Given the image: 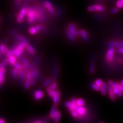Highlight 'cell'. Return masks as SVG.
<instances>
[{
  "label": "cell",
  "instance_id": "23",
  "mask_svg": "<svg viewBox=\"0 0 123 123\" xmlns=\"http://www.w3.org/2000/svg\"><path fill=\"white\" fill-rule=\"evenodd\" d=\"M61 112L59 110L57 111V112L55 114V118H54V121H55V123H59L60 122L61 120Z\"/></svg>",
  "mask_w": 123,
  "mask_h": 123
},
{
  "label": "cell",
  "instance_id": "17",
  "mask_svg": "<svg viewBox=\"0 0 123 123\" xmlns=\"http://www.w3.org/2000/svg\"><path fill=\"white\" fill-rule=\"evenodd\" d=\"M80 30V36H82V38L85 41H87L89 39V36H88L87 31L85 29Z\"/></svg>",
  "mask_w": 123,
  "mask_h": 123
},
{
  "label": "cell",
  "instance_id": "30",
  "mask_svg": "<svg viewBox=\"0 0 123 123\" xmlns=\"http://www.w3.org/2000/svg\"><path fill=\"white\" fill-rule=\"evenodd\" d=\"M76 104L79 106H84L85 105V101L83 98H79L76 99Z\"/></svg>",
  "mask_w": 123,
  "mask_h": 123
},
{
  "label": "cell",
  "instance_id": "38",
  "mask_svg": "<svg viewBox=\"0 0 123 123\" xmlns=\"http://www.w3.org/2000/svg\"><path fill=\"white\" fill-rule=\"evenodd\" d=\"M71 115L73 117H74L75 118H79V114L77 112L76 110H74V111H72V112H71Z\"/></svg>",
  "mask_w": 123,
  "mask_h": 123
},
{
  "label": "cell",
  "instance_id": "22",
  "mask_svg": "<svg viewBox=\"0 0 123 123\" xmlns=\"http://www.w3.org/2000/svg\"><path fill=\"white\" fill-rule=\"evenodd\" d=\"M17 57L15 55H11L10 56H9V57H8V62L9 64H11V65H13L14 63H17Z\"/></svg>",
  "mask_w": 123,
  "mask_h": 123
},
{
  "label": "cell",
  "instance_id": "15",
  "mask_svg": "<svg viewBox=\"0 0 123 123\" xmlns=\"http://www.w3.org/2000/svg\"><path fill=\"white\" fill-rule=\"evenodd\" d=\"M24 70H23V69H21V70H18V77L19 78V79L21 80L22 83H23L25 82V79H26V74Z\"/></svg>",
  "mask_w": 123,
  "mask_h": 123
},
{
  "label": "cell",
  "instance_id": "19",
  "mask_svg": "<svg viewBox=\"0 0 123 123\" xmlns=\"http://www.w3.org/2000/svg\"><path fill=\"white\" fill-rule=\"evenodd\" d=\"M57 88V84L56 81H53L51 84H50L46 88V90H56Z\"/></svg>",
  "mask_w": 123,
  "mask_h": 123
},
{
  "label": "cell",
  "instance_id": "25",
  "mask_svg": "<svg viewBox=\"0 0 123 123\" xmlns=\"http://www.w3.org/2000/svg\"><path fill=\"white\" fill-rule=\"evenodd\" d=\"M4 55L6 57L8 58L11 55H13V51H12V49H9L8 48L6 49V50L4 53Z\"/></svg>",
  "mask_w": 123,
  "mask_h": 123
},
{
  "label": "cell",
  "instance_id": "34",
  "mask_svg": "<svg viewBox=\"0 0 123 123\" xmlns=\"http://www.w3.org/2000/svg\"><path fill=\"white\" fill-rule=\"evenodd\" d=\"M116 6L119 9H122L123 8V3L122 0H117L116 3Z\"/></svg>",
  "mask_w": 123,
  "mask_h": 123
},
{
  "label": "cell",
  "instance_id": "39",
  "mask_svg": "<svg viewBox=\"0 0 123 123\" xmlns=\"http://www.w3.org/2000/svg\"><path fill=\"white\" fill-rule=\"evenodd\" d=\"M95 84H97L98 86H99V87H101V86L102 85L103 83H104V82L101 79H97L95 80Z\"/></svg>",
  "mask_w": 123,
  "mask_h": 123
},
{
  "label": "cell",
  "instance_id": "20",
  "mask_svg": "<svg viewBox=\"0 0 123 123\" xmlns=\"http://www.w3.org/2000/svg\"><path fill=\"white\" fill-rule=\"evenodd\" d=\"M112 89L117 97H121L123 95V92L118 87H112Z\"/></svg>",
  "mask_w": 123,
  "mask_h": 123
},
{
  "label": "cell",
  "instance_id": "3",
  "mask_svg": "<svg viewBox=\"0 0 123 123\" xmlns=\"http://www.w3.org/2000/svg\"><path fill=\"white\" fill-rule=\"evenodd\" d=\"M115 49L113 47H110L107 51L105 55L106 62L109 64H113L114 62Z\"/></svg>",
  "mask_w": 123,
  "mask_h": 123
},
{
  "label": "cell",
  "instance_id": "9",
  "mask_svg": "<svg viewBox=\"0 0 123 123\" xmlns=\"http://www.w3.org/2000/svg\"><path fill=\"white\" fill-rule=\"evenodd\" d=\"M107 90H108V92L109 97L112 100V101H115V100L117 98V95L113 92V89H112V87L108 84Z\"/></svg>",
  "mask_w": 123,
  "mask_h": 123
},
{
  "label": "cell",
  "instance_id": "11",
  "mask_svg": "<svg viewBox=\"0 0 123 123\" xmlns=\"http://www.w3.org/2000/svg\"><path fill=\"white\" fill-rule=\"evenodd\" d=\"M44 97V92L40 90H37L34 92V98L36 101H39Z\"/></svg>",
  "mask_w": 123,
  "mask_h": 123
},
{
  "label": "cell",
  "instance_id": "37",
  "mask_svg": "<svg viewBox=\"0 0 123 123\" xmlns=\"http://www.w3.org/2000/svg\"><path fill=\"white\" fill-rule=\"evenodd\" d=\"M52 83V80L51 79H48L46 80L45 82L44 83V86L45 87H47V86H48L50 84H51Z\"/></svg>",
  "mask_w": 123,
  "mask_h": 123
},
{
  "label": "cell",
  "instance_id": "43",
  "mask_svg": "<svg viewBox=\"0 0 123 123\" xmlns=\"http://www.w3.org/2000/svg\"><path fill=\"white\" fill-rule=\"evenodd\" d=\"M35 27H36V28L38 32L41 31L42 29V26L40 25H36Z\"/></svg>",
  "mask_w": 123,
  "mask_h": 123
},
{
  "label": "cell",
  "instance_id": "33",
  "mask_svg": "<svg viewBox=\"0 0 123 123\" xmlns=\"http://www.w3.org/2000/svg\"><path fill=\"white\" fill-rule=\"evenodd\" d=\"M18 69L15 68L14 67V68L12 70V75L13 78H16L18 76Z\"/></svg>",
  "mask_w": 123,
  "mask_h": 123
},
{
  "label": "cell",
  "instance_id": "5",
  "mask_svg": "<svg viewBox=\"0 0 123 123\" xmlns=\"http://www.w3.org/2000/svg\"><path fill=\"white\" fill-rule=\"evenodd\" d=\"M27 12V8L23 7L22 8L17 17V21L18 23H22L24 21V19L25 15Z\"/></svg>",
  "mask_w": 123,
  "mask_h": 123
},
{
  "label": "cell",
  "instance_id": "42",
  "mask_svg": "<svg viewBox=\"0 0 123 123\" xmlns=\"http://www.w3.org/2000/svg\"><path fill=\"white\" fill-rule=\"evenodd\" d=\"M117 52L118 53L120 54V55H123V47L118 48L117 50Z\"/></svg>",
  "mask_w": 123,
  "mask_h": 123
},
{
  "label": "cell",
  "instance_id": "28",
  "mask_svg": "<svg viewBox=\"0 0 123 123\" xmlns=\"http://www.w3.org/2000/svg\"><path fill=\"white\" fill-rule=\"evenodd\" d=\"M90 86H91L92 89H93V90H94L95 91H101V87L98 86L97 84H95V83H91Z\"/></svg>",
  "mask_w": 123,
  "mask_h": 123
},
{
  "label": "cell",
  "instance_id": "35",
  "mask_svg": "<svg viewBox=\"0 0 123 123\" xmlns=\"http://www.w3.org/2000/svg\"><path fill=\"white\" fill-rule=\"evenodd\" d=\"M30 86H31V80H25V85H24V87L25 89H29Z\"/></svg>",
  "mask_w": 123,
  "mask_h": 123
},
{
  "label": "cell",
  "instance_id": "49",
  "mask_svg": "<svg viewBox=\"0 0 123 123\" xmlns=\"http://www.w3.org/2000/svg\"><path fill=\"white\" fill-rule=\"evenodd\" d=\"M122 2H123V0H122Z\"/></svg>",
  "mask_w": 123,
  "mask_h": 123
},
{
  "label": "cell",
  "instance_id": "10",
  "mask_svg": "<svg viewBox=\"0 0 123 123\" xmlns=\"http://www.w3.org/2000/svg\"><path fill=\"white\" fill-rule=\"evenodd\" d=\"M32 77L31 80V86H33L36 84V80L38 75V69H33V71H32Z\"/></svg>",
  "mask_w": 123,
  "mask_h": 123
},
{
  "label": "cell",
  "instance_id": "36",
  "mask_svg": "<svg viewBox=\"0 0 123 123\" xmlns=\"http://www.w3.org/2000/svg\"><path fill=\"white\" fill-rule=\"evenodd\" d=\"M12 66H13V67L18 69V70H21V69H23L22 65H21V64H20L19 63H14V64L12 65Z\"/></svg>",
  "mask_w": 123,
  "mask_h": 123
},
{
  "label": "cell",
  "instance_id": "4",
  "mask_svg": "<svg viewBox=\"0 0 123 123\" xmlns=\"http://www.w3.org/2000/svg\"><path fill=\"white\" fill-rule=\"evenodd\" d=\"M105 10V7L99 4H94L88 6L87 8V10L89 12H103Z\"/></svg>",
  "mask_w": 123,
  "mask_h": 123
},
{
  "label": "cell",
  "instance_id": "1",
  "mask_svg": "<svg viewBox=\"0 0 123 123\" xmlns=\"http://www.w3.org/2000/svg\"><path fill=\"white\" fill-rule=\"evenodd\" d=\"M26 17L28 23L30 24H31L36 21L37 19L35 8H33L32 7H28L27 8V12Z\"/></svg>",
  "mask_w": 123,
  "mask_h": 123
},
{
  "label": "cell",
  "instance_id": "44",
  "mask_svg": "<svg viewBox=\"0 0 123 123\" xmlns=\"http://www.w3.org/2000/svg\"><path fill=\"white\" fill-rule=\"evenodd\" d=\"M5 80V75H0V84L2 85Z\"/></svg>",
  "mask_w": 123,
  "mask_h": 123
},
{
  "label": "cell",
  "instance_id": "24",
  "mask_svg": "<svg viewBox=\"0 0 123 123\" xmlns=\"http://www.w3.org/2000/svg\"><path fill=\"white\" fill-rule=\"evenodd\" d=\"M66 34H67V37L69 38V40L71 42L74 41V36L71 33V32L68 29L66 30Z\"/></svg>",
  "mask_w": 123,
  "mask_h": 123
},
{
  "label": "cell",
  "instance_id": "47",
  "mask_svg": "<svg viewBox=\"0 0 123 123\" xmlns=\"http://www.w3.org/2000/svg\"><path fill=\"white\" fill-rule=\"evenodd\" d=\"M15 1H17V2H19L21 1L22 0H15Z\"/></svg>",
  "mask_w": 123,
  "mask_h": 123
},
{
  "label": "cell",
  "instance_id": "48",
  "mask_svg": "<svg viewBox=\"0 0 123 123\" xmlns=\"http://www.w3.org/2000/svg\"><path fill=\"white\" fill-rule=\"evenodd\" d=\"M121 84L123 86V80H122V81H121Z\"/></svg>",
  "mask_w": 123,
  "mask_h": 123
},
{
  "label": "cell",
  "instance_id": "13",
  "mask_svg": "<svg viewBox=\"0 0 123 123\" xmlns=\"http://www.w3.org/2000/svg\"><path fill=\"white\" fill-rule=\"evenodd\" d=\"M61 91L60 90L57 89L56 92V94H55V96H54V97L52 98L53 103L55 105H57L59 104L60 98H61Z\"/></svg>",
  "mask_w": 123,
  "mask_h": 123
},
{
  "label": "cell",
  "instance_id": "41",
  "mask_svg": "<svg viewBox=\"0 0 123 123\" xmlns=\"http://www.w3.org/2000/svg\"><path fill=\"white\" fill-rule=\"evenodd\" d=\"M6 70L5 68H0V75H5Z\"/></svg>",
  "mask_w": 123,
  "mask_h": 123
},
{
  "label": "cell",
  "instance_id": "46",
  "mask_svg": "<svg viewBox=\"0 0 123 123\" xmlns=\"http://www.w3.org/2000/svg\"><path fill=\"white\" fill-rule=\"evenodd\" d=\"M5 122V121L4 118H1L0 120V123H4Z\"/></svg>",
  "mask_w": 123,
  "mask_h": 123
},
{
  "label": "cell",
  "instance_id": "8",
  "mask_svg": "<svg viewBox=\"0 0 123 123\" xmlns=\"http://www.w3.org/2000/svg\"><path fill=\"white\" fill-rule=\"evenodd\" d=\"M77 25L74 23H70L68 25V29L74 37L78 36V30H76Z\"/></svg>",
  "mask_w": 123,
  "mask_h": 123
},
{
  "label": "cell",
  "instance_id": "14",
  "mask_svg": "<svg viewBox=\"0 0 123 123\" xmlns=\"http://www.w3.org/2000/svg\"><path fill=\"white\" fill-rule=\"evenodd\" d=\"M25 49L27 50V51L31 55H33L36 54V50L34 49V48L32 47V46L30 44H29L28 43L26 44Z\"/></svg>",
  "mask_w": 123,
  "mask_h": 123
},
{
  "label": "cell",
  "instance_id": "21",
  "mask_svg": "<svg viewBox=\"0 0 123 123\" xmlns=\"http://www.w3.org/2000/svg\"><path fill=\"white\" fill-rule=\"evenodd\" d=\"M14 38H15V40H16L18 42H24L26 43H28V40L27 39L26 37H23L21 35H17L15 36Z\"/></svg>",
  "mask_w": 123,
  "mask_h": 123
},
{
  "label": "cell",
  "instance_id": "45",
  "mask_svg": "<svg viewBox=\"0 0 123 123\" xmlns=\"http://www.w3.org/2000/svg\"><path fill=\"white\" fill-rule=\"evenodd\" d=\"M117 60V62H118L119 63L121 64V65H123V57H118Z\"/></svg>",
  "mask_w": 123,
  "mask_h": 123
},
{
  "label": "cell",
  "instance_id": "7",
  "mask_svg": "<svg viewBox=\"0 0 123 123\" xmlns=\"http://www.w3.org/2000/svg\"><path fill=\"white\" fill-rule=\"evenodd\" d=\"M109 47L120 48L123 47V41H110L107 43Z\"/></svg>",
  "mask_w": 123,
  "mask_h": 123
},
{
  "label": "cell",
  "instance_id": "29",
  "mask_svg": "<svg viewBox=\"0 0 123 123\" xmlns=\"http://www.w3.org/2000/svg\"><path fill=\"white\" fill-rule=\"evenodd\" d=\"M9 63L8 58L6 57L5 59H4L3 61L2 62L1 64H0V68H5L6 66H7V64Z\"/></svg>",
  "mask_w": 123,
  "mask_h": 123
},
{
  "label": "cell",
  "instance_id": "27",
  "mask_svg": "<svg viewBox=\"0 0 123 123\" xmlns=\"http://www.w3.org/2000/svg\"><path fill=\"white\" fill-rule=\"evenodd\" d=\"M6 48H7L4 43L1 44V47H0V55H1V57H2L3 55H4V53Z\"/></svg>",
  "mask_w": 123,
  "mask_h": 123
},
{
  "label": "cell",
  "instance_id": "40",
  "mask_svg": "<svg viewBox=\"0 0 123 123\" xmlns=\"http://www.w3.org/2000/svg\"><path fill=\"white\" fill-rule=\"evenodd\" d=\"M119 11V8L117 7L115 8H113L111 10V13L112 14H115L117 13Z\"/></svg>",
  "mask_w": 123,
  "mask_h": 123
},
{
  "label": "cell",
  "instance_id": "2",
  "mask_svg": "<svg viewBox=\"0 0 123 123\" xmlns=\"http://www.w3.org/2000/svg\"><path fill=\"white\" fill-rule=\"evenodd\" d=\"M27 43L24 42H20L16 46H15L12 49L13 55L17 57H20L24 51Z\"/></svg>",
  "mask_w": 123,
  "mask_h": 123
},
{
  "label": "cell",
  "instance_id": "32",
  "mask_svg": "<svg viewBox=\"0 0 123 123\" xmlns=\"http://www.w3.org/2000/svg\"><path fill=\"white\" fill-rule=\"evenodd\" d=\"M56 90H47V93L49 97H50L51 98H53L54 97V96H55V94H56Z\"/></svg>",
  "mask_w": 123,
  "mask_h": 123
},
{
  "label": "cell",
  "instance_id": "26",
  "mask_svg": "<svg viewBox=\"0 0 123 123\" xmlns=\"http://www.w3.org/2000/svg\"><path fill=\"white\" fill-rule=\"evenodd\" d=\"M28 31L30 34H32V35H34L37 33L38 32L37 30L36 27H30L28 29Z\"/></svg>",
  "mask_w": 123,
  "mask_h": 123
},
{
  "label": "cell",
  "instance_id": "6",
  "mask_svg": "<svg viewBox=\"0 0 123 123\" xmlns=\"http://www.w3.org/2000/svg\"><path fill=\"white\" fill-rule=\"evenodd\" d=\"M43 5L46 9L50 14H53L55 12V9L51 2L48 1H45L43 2Z\"/></svg>",
  "mask_w": 123,
  "mask_h": 123
},
{
  "label": "cell",
  "instance_id": "16",
  "mask_svg": "<svg viewBox=\"0 0 123 123\" xmlns=\"http://www.w3.org/2000/svg\"><path fill=\"white\" fill-rule=\"evenodd\" d=\"M57 105H54L50 111V117L52 120H54V118L55 117V114L57 112Z\"/></svg>",
  "mask_w": 123,
  "mask_h": 123
},
{
  "label": "cell",
  "instance_id": "18",
  "mask_svg": "<svg viewBox=\"0 0 123 123\" xmlns=\"http://www.w3.org/2000/svg\"><path fill=\"white\" fill-rule=\"evenodd\" d=\"M107 87H108V85L107 84V83L106 82H104L102 85L101 87V91H100L101 94L103 95H105L107 94L108 92Z\"/></svg>",
  "mask_w": 123,
  "mask_h": 123
},
{
  "label": "cell",
  "instance_id": "31",
  "mask_svg": "<svg viewBox=\"0 0 123 123\" xmlns=\"http://www.w3.org/2000/svg\"><path fill=\"white\" fill-rule=\"evenodd\" d=\"M95 71V64L94 61L93 60L92 61L90 65V72L91 74H93Z\"/></svg>",
  "mask_w": 123,
  "mask_h": 123
},
{
  "label": "cell",
  "instance_id": "12",
  "mask_svg": "<svg viewBox=\"0 0 123 123\" xmlns=\"http://www.w3.org/2000/svg\"><path fill=\"white\" fill-rule=\"evenodd\" d=\"M76 110L79 114V118L80 117V118H82L84 115H86L87 113V110L86 108L84 107V106H79Z\"/></svg>",
  "mask_w": 123,
  "mask_h": 123
}]
</instances>
